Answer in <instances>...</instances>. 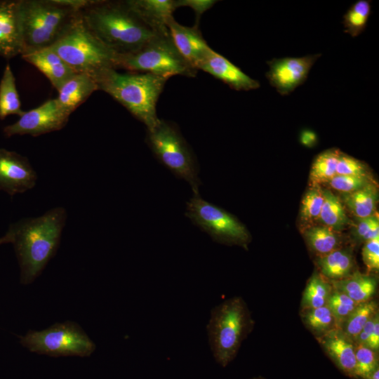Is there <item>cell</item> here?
I'll use <instances>...</instances> for the list:
<instances>
[{
	"mask_svg": "<svg viewBox=\"0 0 379 379\" xmlns=\"http://www.w3.org/2000/svg\"><path fill=\"white\" fill-rule=\"evenodd\" d=\"M66 220V209L57 206L38 217L22 218L9 225L22 284L34 282L54 257Z\"/></svg>",
	"mask_w": 379,
	"mask_h": 379,
	"instance_id": "obj_1",
	"label": "cell"
},
{
	"mask_svg": "<svg viewBox=\"0 0 379 379\" xmlns=\"http://www.w3.org/2000/svg\"><path fill=\"white\" fill-rule=\"evenodd\" d=\"M80 13L89 30L117 55L139 50L163 32L148 25L127 0L88 1Z\"/></svg>",
	"mask_w": 379,
	"mask_h": 379,
	"instance_id": "obj_2",
	"label": "cell"
},
{
	"mask_svg": "<svg viewBox=\"0 0 379 379\" xmlns=\"http://www.w3.org/2000/svg\"><path fill=\"white\" fill-rule=\"evenodd\" d=\"M94 79L102 91L123 105L134 117L152 129L159 122L157 104L168 79L149 73L119 72L106 69Z\"/></svg>",
	"mask_w": 379,
	"mask_h": 379,
	"instance_id": "obj_3",
	"label": "cell"
},
{
	"mask_svg": "<svg viewBox=\"0 0 379 379\" xmlns=\"http://www.w3.org/2000/svg\"><path fill=\"white\" fill-rule=\"evenodd\" d=\"M88 1L20 0L22 54L51 47Z\"/></svg>",
	"mask_w": 379,
	"mask_h": 379,
	"instance_id": "obj_4",
	"label": "cell"
},
{
	"mask_svg": "<svg viewBox=\"0 0 379 379\" xmlns=\"http://www.w3.org/2000/svg\"><path fill=\"white\" fill-rule=\"evenodd\" d=\"M51 48L75 73L86 74L95 78L106 69H117V55L89 30L80 11Z\"/></svg>",
	"mask_w": 379,
	"mask_h": 379,
	"instance_id": "obj_5",
	"label": "cell"
},
{
	"mask_svg": "<svg viewBox=\"0 0 379 379\" xmlns=\"http://www.w3.org/2000/svg\"><path fill=\"white\" fill-rule=\"evenodd\" d=\"M251 326L248 310L239 297L228 299L211 310L207 335L212 354L219 365L226 367L235 358Z\"/></svg>",
	"mask_w": 379,
	"mask_h": 379,
	"instance_id": "obj_6",
	"label": "cell"
},
{
	"mask_svg": "<svg viewBox=\"0 0 379 379\" xmlns=\"http://www.w3.org/2000/svg\"><path fill=\"white\" fill-rule=\"evenodd\" d=\"M149 73L166 79L175 75L194 77V69L177 49L168 29L149 39L139 50L117 55V69Z\"/></svg>",
	"mask_w": 379,
	"mask_h": 379,
	"instance_id": "obj_7",
	"label": "cell"
},
{
	"mask_svg": "<svg viewBox=\"0 0 379 379\" xmlns=\"http://www.w3.org/2000/svg\"><path fill=\"white\" fill-rule=\"evenodd\" d=\"M145 141L154 157L177 178L187 181L194 195H199L201 182L198 177L197 159L178 127L159 119L154 128L147 129Z\"/></svg>",
	"mask_w": 379,
	"mask_h": 379,
	"instance_id": "obj_8",
	"label": "cell"
},
{
	"mask_svg": "<svg viewBox=\"0 0 379 379\" xmlns=\"http://www.w3.org/2000/svg\"><path fill=\"white\" fill-rule=\"evenodd\" d=\"M19 343L31 352L54 357H86L96 349L84 330L72 321L58 322L43 330H29L19 336Z\"/></svg>",
	"mask_w": 379,
	"mask_h": 379,
	"instance_id": "obj_9",
	"label": "cell"
},
{
	"mask_svg": "<svg viewBox=\"0 0 379 379\" xmlns=\"http://www.w3.org/2000/svg\"><path fill=\"white\" fill-rule=\"evenodd\" d=\"M186 205L185 216L213 241L246 248L251 240L250 233L235 216L204 200L200 195H194Z\"/></svg>",
	"mask_w": 379,
	"mask_h": 379,
	"instance_id": "obj_10",
	"label": "cell"
},
{
	"mask_svg": "<svg viewBox=\"0 0 379 379\" xmlns=\"http://www.w3.org/2000/svg\"><path fill=\"white\" fill-rule=\"evenodd\" d=\"M69 114L60 107L56 98L49 99L36 108L25 112L15 123L6 126V137L29 135L34 137L59 131L67 124Z\"/></svg>",
	"mask_w": 379,
	"mask_h": 379,
	"instance_id": "obj_11",
	"label": "cell"
},
{
	"mask_svg": "<svg viewBox=\"0 0 379 379\" xmlns=\"http://www.w3.org/2000/svg\"><path fill=\"white\" fill-rule=\"evenodd\" d=\"M320 56V53H316L298 58H273L267 62L269 69L266 77L280 95H288L305 82Z\"/></svg>",
	"mask_w": 379,
	"mask_h": 379,
	"instance_id": "obj_12",
	"label": "cell"
},
{
	"mask_svg": "<svg viewBox=\"0 0 379 379\" xmlns=\"http://www.w3.org/2000/svg\"><path fill=\"white\" fill-rule=\"evenodd\" d=\"M37 179V173L26 157L0 148L1 191L13 197L34 188Z\"/></svg>",
	"mask_w": 379,
	"mask_h": 379,
	"instance_id": "obj_13",
	"label": "cell"
},
{
	"mask_svg": "<svg viewBox=\"0 0 379 379\" xmlns=\"http://www.w3.org/2000/svg\"><path fill=\"white\" fill-rule=\"evenodd\" d=\"M23 50L20 0H0V56L11 59Z\"/></svg>",
	"mask_w": 379,
	"mask_h": 379,
	"instance_id": "obj_14",
	"label": "cell"
},
{
	"mask_svg": "<svg viewBox=\"0 0 379 379\" xmlns=\"http://www.w3.org/2000/svg\"><path fill=\"white\" fill-rule=\"evenodd\" d=\"M220 80L235 91L258 88V81L250 77L228 59L211 49L197 67Z\"/></svg>",
	"mask_w": 379,
	"mask_h": 379,
	"instance_id": "obj_15",
	"label": "cell"
},
{
	"mask_svg": "<svg viewBox=\"0 0 379 379\" xmlns=\"http://www.w3.org/2000/svg\"><path fill=\"white\" fill-rule=\"evenodd\" d=\"M172 39L182 56L197 71V67L212 49L204 39L198 26L187 27L173 17L166 24Z\"/></svg>",
	"mask_w": 379,
	"mask_h": 379,
	"instance_id": "obj_16",
	"label": "cell"
},
{
	"mask_svg": "<svg viewBox=\"0 0 379 379\" xmlns=\"http://www.w3.org/2000/svg\"><path fill=\"white\" fill-rule=\"evenodd\" d=\"M326 353L347 376L356 379L355 345L340 328H335L319 338Z\"/></svg>",
	"mask_w": 379,
	"mask_h": 379,
	"instance_id": "obj_17",
	"label": "cell"
},
{
	"mask_svg": "<svg viewBox=\"0 0 379 379\" xmlns=\"http://www.w3.org/2000/svg\"><path fill=\"white\" fill-rule=\"evenodd\" d=\"M21 56L40 71L57 91L77 74L51 47L27 53Z\"/></svg>",
	"mask_w": 379,
	"mask_h": 379,
	"instance_id": "obj_18",
	"label": "cell"
},
{
	"mask_svg": "<svg viewBox=\"0 0 379 379\" xmlns=\"http://www.w3.org/2000/svg\"><path fill=\"white\" fill-rule=\"evenodd\" d=\"M98 90L93 77L86 74L77 73L59 88L56 100L62 109L70 115Z\"/></svg>",
	"mask_w": 379,
	"mask_h": 379,
	"instance_id": "obj_19",
	"label": "cell"
},
{
	"mask_svg": "<svg viewBox=\"0 0 379 379\" xmlns=\"http://www.w3.org/2000/svg\"><path fill=\"white\" fill-rule=\"evenodd\" d=\"M129 6L157 31L168 29V20L176 9L174 0H127Z\"/></svg>",
	"mask_w": 379,
	"mask_h": 379,
	"instance_id": "obj_20",
	"label": "cell"
},
{
	"mask_svg": "<svg viewBox=\"0 0 379 379\" xmlns=\"http://www.w3.org/2000/svg\"><path fill=\"white\" fill-rule=\"evenodd\" d=\"M340 194L341 201L357 218H364L376 213L378 191L373 181L357 191Z\"/></svg>",
	"mask_w": 379,
	"mask_h": 379,
	"instance_id": "obj_21",
	"label": "cell"
},
{
	"mask_svg": "<svg viewBox=\"0 0 379 379\" xmlns=\"http://www.w3.org/2000/svg\"><path fill=\"white\" fill-rule=\"evenodd\" d=\"M333 288L343 293L357 303L370 300L375 292L376 279L354 272L346 278L332 281Z\"/></svg>",
	"mask_w": 379,
	"mask_h": 379,
	"instance_id": "obj_22",
	"label": "cell"
},
{
	"mask_svg": "<svg viewBox=\"0 0 379 379\" xmlns=\"http://www.w3.org/2000/svg\"><path fill=\"white\" fill-rule=\"evenodd\" d=\"M317 263L321 274L332 281L346 278L352 274L354 260L350 248H340L319 256Z\"/></svg>",
	"mask_w": 379,
	"mask_h": 379,
	"instance_id": "obj_23",
	"label": "cell"
},
{
	"mask_svg": "<svg viewBox=\"0 0 379 379\" xmlns=\"http://www.w3.org/2000/svg\"><path fill=\"white\" fill-rule=\"evenodd\" d=\"M323 195L324 203L318 220L321 225L338 232L353 225L338 197L326 189L323 190Z\"/></svg>",
	"mask_w": 379,
	"mask_h": 379,
	"instance_id": "obj_24",
	"label": "cell"
},
{
	"mask_svg": "<svg viewBox=\"0 0 379 379\" xmlns=\"http://www.w3.org/2000/svg\"><path fill=\"white\" fill-rule=\"evenodd\" d=\"M24 112L21 108L15 78L8 63L0 80V119H4L10 115L20 117Z\"/></svg>",
	"mask_w": 379,
	"mask_h": 379,
	"instance_id": "obj_25",
	"label": "cell"
},
{
	"mask_svg": "<svg viewBox=\"0 0 379 379\" xmlns=\"http://www.w3.org/2000/svg\"><path fill=\"white\" fill-rule=\"evenodd\" d=\"M304 236L310 247L319 256L340 248L342 242L338 232L321 224L305 228Z\"/></svg>",
	"mask_w": 379,
	"mask_h": 379,
	"instance_id": "obj_26",
	"label": "cell"
},
{
	"mask_svg": "<svg viewBox=\"0 0 379 379\" xmlns=\"http://www.w3.org/2000/svg\"><path fill=\"white\" fill-rule=\"evenodd\" d=\"M340 152L338 148H330L315 157L309 175L311 187L326 184L337 175L336 166Z\"/></svg>",
	"mask_w": 379,
	"mask_h": 379,
	"instance_id": "obj_27",
	"label": "cell"
},
{
	"mask_svg": "<svg viewBox=\"0 0 379 379\" xmlns=\"http://www.w3.org/2000/svg\"><path fill=\"white\" fill-rule=\"evenodd\" d=\"M333 291L331 285L315 272L308 281L302 298L303 310L327 305Z\"/></svg>",
	"mask_w": 379,
	"mask_h": 379,
	"instance_id": "obj_28",
	"label": "cell"
},
{
	"mask_svg": "<svg viewBox=\"0 0 379 379\" xmlns=\"http://www.w3.org/2000/svg\"><path fill=\"white\" fill-rule=\"evenodd\" d=\"M371 13V1L358 0L353 3L343 17L345 32L352 37L360 35L366 29Z\"/></svg>",
	"mask_w": 379,
	"mask_h": 379,
	"instance_id": "obj_29",
	"label": "cell"
},
{
	"mask_svg": "<svg viewBox=\"0 0 379 379\" xmlns=\"http://www.w3.org/2000/svg\"><path fill=\"white\" fill-rule=\"evenodd\" d=\"M376 310L377 305L373 300L359 303L343 323L341 330L355 343L365 324L377 312Z\"/></svg>",
	"mask_w": 379,
	"mask_h": 379,
	"instance_id": "obj_30",
	"label": "cell"
},
{
	"mask_svg": "<svg viewBox=\"0 0 379 379\" xmlns=\"http://www.w3.org/2000/svg\"><path fill=\"white\" fill-rule=\"evenodd\" d=\"M305 324L319 337L338 328L336 321L327 305L305 310L302 313Z\"/></svg>",
	"mask_w": 379,
	"mask_h": 379,
	"instance_id": "obj_31",
	"label": "cell"
},
{
	"mask_svg": "<svg viewBox=\"0 0 379 379\" xmlns=\"http://www.w3.org/2000/svg\"><path fill=\"white\" fill-rule=\"evenodd\" d=\"M323 203L324 195L321 186H312L304 194L300 204V218L302 223L306 225V227L319 220Z\"/></svg>",
	"mask_w": 379,
	"mask_h": 379,
	"instance_id": "obj_32",
	"label": "cell"
},
{
	"mask_svg": "<svg viewBox=\"0 0 379 379\" xmlns=\"http://www.w3.org/2000/svg\"><path fill=\"white\" fill-rule=\"evenodd\" d=\"M359 303L352 300L343 293L333 288L327 306L333 314L338 328L352 314Z\"/></svg>",
	"mask_w": 379,
	"mask_h": 379,
	"instance_id": "obj_33",
	"label": "cell"
},
{
	"mask_svg": "<svg viewBox=\"0 0 379 379\" xmlns=\"http://www.w3.org/2000/svg\"><path fill=\"white\" fill-rule=\"evenodd\" d=\"M356 379H366L379 367L378 352L361 345H355Z\"/></svg>",
	"mask_w": 379,
	"mask_h": 379,
	"instance_id": "obj_34",
	"label": "cell"
},
{
	"mask_svg": "<svg viewBox=\"0 0 379 379\" xmlns=\"http://www.w3.org/2000/svg\"><path fill=\"white\" fill-rule=\"evenodd\" d=\"M336 174L355 177L371 178L367 166L343 152H340L336 166Z\"/></svg>",
	"mask_w": 379,
	"mask_h": 379,
	"instance_id": "obj_35",
	"label": "cell"
},
{
	"mask_svg": "<svg viewBox=\"0 0 379 379\" xmlns=\"http://www.w3.org/2000/svg\"><path fill=\"white\" fill-rule=\"evenodd\" d=\"M372 182L371 178L335 175L326 184L340 193L357 191Z\"/></svg>",
	"mask_w": 379,
	"mask_h": 379,
	"instance_id": "obj_36",
	"label": "cell"
},
{
	"mask_svg": "<svg viewBox=\"0 0 379 379\" xmlns=\"http://www.w3.org/2000/svg\"><path fill=\"white\" fill-rule=\"evenodd\" d=\"M357 220L355 235L358 239L366 242L379 238V218L377 213L366 218H357Z\"/></svg>",
	"mask_w": 379,
	"mask_h": 379,
	"instance_id": "obj_37",
	"label": "cell"
},
{
	"mask_svg": "<svg viewBox=\"0 0 379 379\" xmlns=\"http://www.w3.org/2000/svg\"><path fill=\"white\" fill-rule=\"evenodd\" d=\"M362 258L369 271L379 270V238L365 242L362 248Z\"/></svg>",
	"mask_w": 379,
	"mask_h": 379,
	"instance_id": "obj_38",
	"label": "cell"
},
{
	"mask_svg": "<svg viewBox=\"0 0 379 379\" xmlns=\"http://www.w3.org/2000/svg\"><path fill=\"white\" fill-rule=\"evenodd\" d=\"M217 2L214 0H174L175 8L187 6L192 8L196 15V23L199 27V20L201 15L210 9Z\"/></svg>",
	"mask_w": 379,
	"mask_h": 379,
	"instance_id": "obj_39",
	"label": "cell"
},
{
	"mask_svg": "<svg viewBox=\"0 0 379 379\" xmlns=\"http://www.w3.org/2000/svg\"><path fill=\"white\" fill-rule=\"evenodd\" d=\"M378 317V313L376 312L375 314L371 319L368 320V321L365 324L359 335H358L357 339L355 342L356 344H361L365 346L367 345L368 338L373 330L375 321Z\"/></svg>",
	"mask_w": 379,
	"mask_h": 379,
	"instance_id": "obj_40",
	"label": "cell"
},
{
	"mask_svg": "<svg viewBox=\"0 0 379 379\" xmlns=\"http://www.w3.org/2000/svg\"><path fill=\"white\" fill-rule=\"evenodd\" d=\"M366 347L378 352L379 349V317L375 320Z\"/></svg>",
	"mask_w": 379,
	"mask_h": 379,
	"instance_id": "obj_41",
	"label": "cell"
},
{
	"mask_svg": "<svg viewBox=\"0 0 379 379\" xmlns=\"http://www.w3.org/2000/svg\"><path fill=\"white\" fill-rule=\"evenodd\" d=\"M300 140L302 145L307 147H313L317 142V134L310 130H303L300 135Z\"/></svg>",
	"mask_w": 379,
	"mask_h": 379,
	"instance_id": "obj_42",
	"label": "cell"
},
{
	"mask_svg": "<svg viewBox=\"0 0 379 379\" xmlns=\"http://www.w3.org/2000/svg\"><path fill=\"white\" fill-rule=\"evenodd\" d=\"M12 241V236L11 232L7 230L6 234L0 237V245L6 244H11Z\"/></svg>",
	"mask_w": 379,
	"mask_h": 379,
	"instance_id": "obj_43",
	"label": "cell"
},
{
	"mask_svg": "<svg viewBox=\"0 0 379 379\" xmlns=\"http://www.w3.org/2000/svg\"><path fill=\"white\" fill-rule=\"evenodd\" d=\"M366 379H379V367L371 373Z\"/></svg>",
	"mask_w": 379,
	"mask_h": 379,
	"instance_id": "obj_44",
	"label": "cell"
},
{
	"mask_svg": "<svg viewBox=\"0 0 379 379\" xmlns=\"http://www.w3.org/2000/svg\"><path fill=\"white\" fill-rule=\"evenodd\" d=\"M252 379H265V378H264L262 377H256V378H253Z\"/></svg>",
	"mask_w": 379,
	"mask_h": 379,
	"instance_id": "obj_45",
	"label": "cell"
}]
</instances>
